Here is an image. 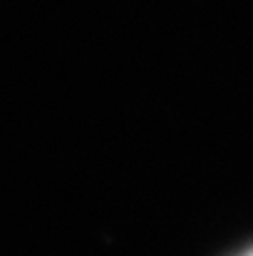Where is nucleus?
Returning <instances> with one entry per match:
<instances>
[{
    "instance_id": "nucleus-1",
    "label": "nucleus",
    "mask_w": 253,
    "mask_h": 256,
    "mask_svg": "<svg viewBox=\"0 0 253 256\" xmlns=\"http://www.w3.org/2000/svg\"><path fill=\"white\" fill-rule=\"evenodd\" d=\"M241 256H253V249H249V252H244Z\"/></svg>"
}]
</instances>
